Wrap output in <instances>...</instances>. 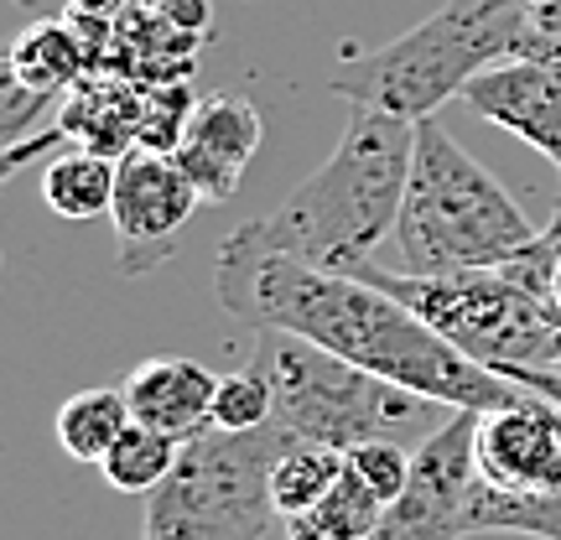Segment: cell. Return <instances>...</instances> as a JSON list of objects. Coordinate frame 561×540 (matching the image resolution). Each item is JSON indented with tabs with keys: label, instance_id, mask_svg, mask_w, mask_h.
<instances>
[{
	"label": "cell",
	"instance_id": "obj_26",
	"mask_svg": "<svg viewBox=\"0 0 561 540\" xmlns=\"http://www.w3.org/2000/svg\"><path fill=\"white\" fill-rule=\"evenodd\" d=\"M16 5H26V11H37V5H42V0H16Z\"/></svg>",
	"mask_w": 561,
	"mask_h": 540
},
{
	"label": "cell",
	"instance_id": "obj_24",
	"mask_svg": "<svg viewBox=\"0 0 561 540\" xmlns=\"http://www.w3.org/2000/svg\"><path fill=\"white\" fill-rule=\"evenodd\" d=\"M525 11H530V21L541 26L546 37H561V0H520Z\"/></svg>",
	"mask_w": 561,
	"mask_h": 540
},
{
	"label": "cell",
	"instance_id": "obj_17",
	"mask_svg": "<svg viewBox=\"0 0 561 540\" xmlns=\"http://www.w3.org/2000/svg\"><path fill=\"white\" fill-rule=\"evenodd\" d=\"M468 536H536V540H561V494H504L489 483H473V499L462 515Z\"/></svg>",
	"mask_w": 561,
	"mask_h": 540
},
{
	"label": "cell",
	"instance_id": "obj_13",
	"mask_svg": "<svg viewBox=\"0 0 561 540\" xmlns=\"http://www.w3.org/2000/svg\"><path fill=\"white\" fill-rule=\"evenodd\" d=\"M5 79L37 89L47 100H58L68 89H79L83 79H94V62H89V47H83L79 26L62 21H32L26 32L11 47V62H5Z\"/></svg>",
	"mask_w": 561,
	"mask_h": 540
},
{
	"label": "cell",
	"instance_id": "obj_19",
	"mask_svg": "<svg viewBox=\"0 0 561 540\" xmlns=\"http://www.w3.org/2000/svg\"><path fill=\"white\" fill-rule=\"evenodd\" d=\"M178 452H182L178 437H167V432L146 426V421H130L125 437L110 447V458L100 468L110 489H121V494H157L167 473L178 468Z\"/></svg>",
	"mask_w": 561,
	"mask_h": 540
},
{
	"label": "cell",
	"instance_id": "obj_11",
	"mask_svg": "<svg viewBox=\"0 0 561 540\" xmlns=\"http://www.w3.org/2000/svg\"><path fill=\"white\" fill-rule=\"evenodd\" d=\"M261 110L240 94H208V100L193 104V120L178 140V166L198 182V193L208 203H224L240 193L244 166L261 151Z\"/></svg>",
	"mask_w": 561,
	"mask_h": 540
},
{
	"label": "cell",
	"instance_id": "obj_8",
	"mask_svg": "<svg viewBox=\"0 0 561 540\" xmlns=\"http://www.w3.org/2000/svg\"><path fill=\"white\" fill-rule=\"evenodd\" d=\"M198 182L178 166L167 151L130 146L121 157V182H115V240H121V271H151L157 261L172 255L178 234L198 214Z\"/></svg>",
	"mask_w": 561,
	"mask_h": 540
},
{
	"label": "cell",
	"instance_id": "obj_16",
	"mask_svg": "<svg viewBox=\"0 0 561 540\" xmlns=\"http://www.w3.org/2000/svg\"><path fill=\"white\" fill-rule=\"evenodd\" d=\"M380 520H385L380 494H375L354 468H343L339 489L322 504H312L307 515H291V520H286V536L291 540H369L380 530Z\"/></svg>",
	"mask_w": 561,
	"mask_h": 540
},
{
	"label": "cell",
	"instance_id": "obj_14",
	"mask_svg": "<svg viewBox=\"0 0 561 540\" xmlns=\"http://www.w3.org/2000/svg\"><path fill=\"white\" fill-rule=\"evenodd\" d=\"M115 182H121V161L104 151H62L47 161L42 172V198L58 219H104L115 208Z\"/></svg>",
	"mask_w": 561,
	"mask_h": 540
},
{
	"label": "cell",
	"instance_id": "obj_20",
	"mask_svg": "<svg viewBox=\"0 0 561 540\" xmlns=\"http://www.w3.org/2000/svg\"><path fill=\"white\" fill-rule=\"evenodd\" d=\"M271 416H276V390H271L261 364L219 380V395H214V426L219 432H255V426H271Z\"/></svg>",
	"mask_w": 561,
	"mask_h": 540
},
{
	"label": "cell",
	"instance_id": "obj_1",
	"mask_svg": "<svg viewBox=\"0 0 561 540\" xmlns=\"http://www.w3.org/2000/svg\"><path fill=\"white\" fill-rule=\"evenodd\" d=\"M214 297L229 318L250 322L255 333L280 328V333L312 338L328 354L359 364L380 380L405 384L416 395H432L453 411H500L525 395V384L473 364L390 291L343 271H318L297 255H280L250 223L224 234L214 255Z\"/></svg>",
	"mask_w": 561,
	"mask_h": 540
},
{
	"label": "cell",
	"instance_id": "obj_23",
	"mask_svg": "<svg viewBox=\"0 0 561 540\" xmlns=\"http://www.w3.org/2000/svg\"><path fill=\"white\" fill-rule=\"evenodd\" d=\"M136 0H68V11H79V16H100V21H121Z\"/></svg>",
	"mask_w": 561,
	"mask_h": 540
},
{
	"label": "cell",
	"instance_id": "obj_18",
	"mask_svg": "<svg viewBox=\"0 0 561 540\" xmlns=\"http://www.w3.org/2000/svg\"><path fill=\"white\" fill-rule=\"evenodd\" d=\"M343 468H348V452H339V447H318V441H286V452L276 458V473H271V494H276L280 520L307 515L312 504L328 499V494L339 489Z\"/></svg>",
	"mask_w": 561,
	"mask_h": 540
},
{
	"label": "cell",
	"instance_id": "obj_5",
	"mask_svg": "<svg viewBox=\"0 0 561 540\" xmlns=\"http://www.w3.org/2000/svg\"><path fill=\"white\" fill-rule=\"evenodd\" d=\"M255 364L276 390V426L291 441H318L354 452L364 441H411L432 437L453 405L416 395L396 380H380L359 364L328 354L322 343L261 328L255 333Z\"/></svg>",
	"mask_w": 561,
	"mask_h": 540
},
{
	"label": "cell",
	"instance_id": "obj_7",
	"mask_svg": "<svg viewBox=\"0 0 561 540\" xmlns=\"http://www.w3.org/2000/svg\"><path fill=\"white\" fill-rule=\"evenodd\" d=\"M276 421L255 432H219L182 441L178 468L157 494H146L140 540H265L276 525L271 473L286 452Z\"/></svg>",
	"mask_w": 561,
	"mask_h": 540
},
{
	"label": "cell",
	"instance_id": "obj_15",
	"mask_svg": "<svg viewBox=\"0 0 561 540\" xmlns=\"http://www.w3.org/2000/svg\"><path fill=\"white\" fill-rule=\"evenodd\" d=\"M130 421L136 416H130V401H125V384L121 390L115 384H94V390H79V395L62 401L58 441L73 462H104Z\"/></svg>",
	"mask_w": 561,
	"mask_h": 540
},
{
	"label": "cell",
	"instance_id": "obj_25",
	"mask_svg": "<svg viewBox=\"0 0 561 540\" xmlns=\"http://www.w3.org/2000/svg\"><path fill=\"white\" fill-rule=\"evenodd\" d=\"M536 53H541V58L551 62V68H557V79H561V37H546L541 47H536Z\"/></svg>",
	"mask_w": 561,
	"mask_h": 540
},
{
	"label": "cell",
	"instance_id": "obj_6",
	"mask_svg": "<svg viewBox=\"0 0 561 540\" xmlns=\"http://www.w3.org/2000/svg\"><path fill=\"white\" fill-rule=\"evenodd\" d=\"M348 276L369 280L405 301L421 322H432L442 338L462 348L473 364L494 375L520 369H561V318L557 307L520 280L510 265H479V271H442V276H411L364 261Z\"/></svg>",
	"mask_w": 561,
	"mask_h": 540
},
{
	"label": "cell",
	"instance_id": "obj_2",
	"mask_svg": "<svg viewBox=\"0 0 561 540\" xmlns=\"http://www.w3.org/2000/svg\"><path fill=\"white\" fill-rule=\"evenodd\" d=\"M411 157L416 125L375 104H354L333 157L301 187H291L276 214L250 219V229L280 255L348 276L375 255L385 234H396Z\"/></svg>",
	"mask_w": 561,
	"mask_h": 540
},
{
	"label": "cell",
	"instance_id": "obj_3",
	"mask_svg": "<svg viewBox=\"0 0 561 540\" xmlns=\"http://www.w3.org/2000/svg\"><path fill=\"white\" fill-rule=\"evenodd\" d=\"M546 32L520 0H442L432 16L385 42L375 53L348 47L333 73V94L348 104H375L401 120H437L447 100L515 58H536Z\"/></svg>",
	"mask_w": 561,
	"mask_h": 540
},
{
	"label": "cell",
	"instance_id": "obj_4",
	"mask_svg": "<svg viewBox=\"0 0 561 540\" xmlns=\"http://www.w3.org/2000/svg\"><path fill=\"white\" fill-rule=\"evenodd\" d=\"M536 234L541 229L525 219V208L489 166H479L437 120H416V157L396 219L401 271L442 276V271L504 265Z\"/></svg>",
	"mask_w": 561,
	"mask_h": 540
},
{
	"label": "cell",
	"instance_id": "obj_9",
	"mask_svg": "<svg viewBox=\"0 0 561 540\" xmlns=\"http://www.w3.org/2000/svg\"><path fill=\"white\" fill-rule=\"evenodd\" d=\"M479 479L504 494H561V405L525 390L479 411Z\"/></svg>",
	"mask_w": 561,
	"mask_h": 540
},
{
	"label": "cell",
	"instance_id": "obj_10",
	"mask_svg": "<svg viewBox=\"0 0 561 540\" xmlns=\"http://www.w3.org/2000/svg\"><path fill=\"white\" fill-rule=\"evenodd\" d=\"M462 104L479 110L483 120L504 125L510 136H520L530 151H541L561 177V79L541 53L479 73L462 89Z\"/></svg>",
	"mask_w": 561,
	"mask_h": 540
},
{
	"label": "cell",
	"instance_id": "obj_12",
	"mask_svg": "<svg viewBox=\"0 0 561 540\" xmlns=\"http://www.w3.org/2000/svg\"><path fill=\"white\" fill-rule=\"evenodd\" d=\"M214 395L219 380L193 359H146L125 375L130 416L178 441H193L214 426Z\"/></svg>",
	"mask_w": 561,
	"mask_h": 540
},
{
	"label": "cell",
	"instance_id": "obj_21",
	"mask_svg": "<svg viewBox=\"0 0 561 540\" xmlns=\"http://www.w3.org/2000/svg\"><path fill=\"white\" fill-rule=\"evenodd\" d=\"M411 458H416V452H405V441H364V447L348 452V468H354V473L380 494L385 509H390V504L405 494V483H411Z\"/></svg>",
	"mask_w": 561,
	"mask_h": 540
},
{
	"label": "cell",
	"instance_id": "obj_22",
	"mask_svg": "<svg viewBox=\"0 0 561 540\" xmlns=\"http://www.w3.org/2000/svg\"><path fill=\"white\" fill-rule=\"evenodd\" d=\"M515 384H525V390H536V395H546L551 405H561V369H520V375H510Z\"/></svg>",
	"mask_w": 561,
	"mask_h": 540
}]
</instances>
